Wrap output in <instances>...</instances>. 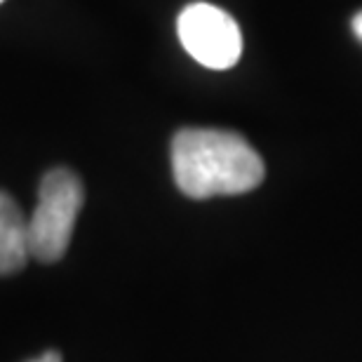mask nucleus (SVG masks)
I'll list each match as a JSON object with an SVG mask.
<instances>
[{
    "label": "nucleus",
    "instance_id": "7ed1b4c3",
    "mask_svg": "<svg viewBox=\"0 0 362 362\" xmlns=\"http://www.w3.org/2000/svg\"><path fill=\"white\" fill-rule=\"evenodd\" d=\"M177 31L181 45L195 62L223 71L235 66L243 54V35L228 12L209 3H193L179 14Z\"/></svg>",
    "mask_w": 362,
    "mask_h": 362
},
{
    "label": "nucleus",
    "instance_id": "20e7f679",
    "mask_svg": "<svg viewBox=\"0 0 362 362\" xmlns=\"http://www.w3.org/2000/svg\"><path fill=\"white\" fill-rule=\"evenodd\" d=\"M28 259V219L12 195L0 191V275L21 271Z\"/></svg>",
    "mask_w": 362,
    "mask_h": 362
},
{
    "label": "nucleus",
    "instance_id": "0eeeda50",
    "mask_svg": "<svg viewBox=\"0 0 362 362\" xmlns=\"http://www.w3.org/2000/svg\"><path fill=\"white\" fill-rule=\"evenodd\" d=\"M0 3H5V0H0Z\"/></svg>",
    "mask_w": 362,
    "mask_h": 362
},
{
    "label": "nucleus",
    "instance_id": "f03ea898",
    "mask_svg": "<svg viewBox=\"0 0 362 362\" xmlns=\"http://www.w3.org/2000/svg\"><path fill=\"white\" fill-rule=\"evenodd\" d=\"M83 202V181L76 172L57 168L42 177L38 205L28 219V250L33 259L54 264L66 255Z\"/></svg>",
    "mask_w": 362,
    "mask_h": 362
},
{
    "label": "nucleus",
    "instance_id": "423d86ee",
    "mask_svg": "<svg viewBox=\"0 0 362 362\" xmlns=\"http://www.w3.org/2000/svg\"><path fill=\"white\" fill-rule=\"evenodd\" d=\"M353 31H356V35L362 40V12L353 17Z\"/></svg>",
    "mask_w": 362,
    "mask_h": 362
},
{
    "label": "nucleus",
    "instance_id": "f257e3e1",
    "mask_svg": "<svg viewBox=\"0 0 362 362\" xmlns=\"http://www.w3.org/2000/svg\"><path fill=\"white\" fill-rule=\"evenodd\" d=\"M172 170L179 191L195 200L240 195L264 181V160L226 129H181L172 141Z\"/></svg>",
    "mask_w": 362,
    "mask_h": 362
},
{
    "label": "nucleus",
    "instance_id": "39448f33",
    "mask_svg": "<svg viewBox=\"0 0 362 362\" xmlns=\"http://www.w3.org/2000/svg\"><path fill=\"white\" fill-rule=\"evenodd\" d=\"M28 362H62V356H59V353H54V351H49V353H45V356H40L35 360H28Z\"/></svg>",
    "mask_w": 362,
    "mask_h": 362
}]
</instances>
